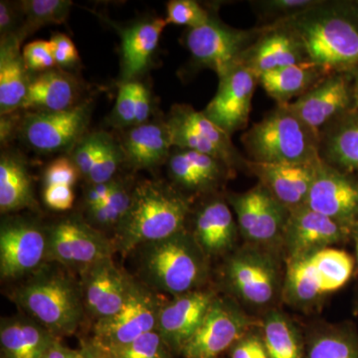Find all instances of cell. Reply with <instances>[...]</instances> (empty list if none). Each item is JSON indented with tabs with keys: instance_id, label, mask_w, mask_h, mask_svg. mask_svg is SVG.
<instances>
[{
	"instance_id": "obj_1",
	"label": "cell",
	"mask_w": 358,
	"mask_h": 358,
	"mask_svg": "<svg viewBox=\"0 0 358 358\" xmlns=\"http://www.w3.org/2000/svg\"><path fill=\"white\" fill-rule=\"evenodd\" d=\"M300 36L310 62L331 73L358 71V2L320 0L286 20Z\"/></svg>"
},
{
	"instance_id": "obj_2",
	"label": "cell",
	"mask_w": 358,
	"mask_h": 358,
	"mask_svg": "<svg viewBox=\"0 0 358 358\" xmlns=\"http://www.w3.org/2000/svg\"><path fill=\"white\" fill-rule=\"evenodd\" d=\"M192 201L162 181H141L133 188L126 215L115 228V252L131 253L143 245L166 239L185 229Z\"/></svg>"
},
{
	"instance_id": "obj_3",
	"label": "cell",
	"mask_w": 358,
	"mask_h": 358,
	"mask_svg": "<svg viewBox=\"0 0 358 358\" xmlns=\"http://www.w3.org/2000/svg\"><path fill=\"white\" fill-rule=\"evenodd\" d=\"M32 275L14 291L13 301L55 338L74 334L86 310L80 282L46 266Z\"/></svg>"
},
{
	"instance_id": "obj_4",
	"label": "cell",
	"mask_w": 358,
	"mask_h": 358,
	"mask_svg": "<svg viewBox=\"0 0 358 358\" xmlns=\"http://www.w3.org/2000/svg\"><path fill=\"white\" fill-rule=\"evenodd\" d=\"M249 160L261 164H306L319 162L320 134L288 105H277L242 134Z\"/></svg>"
},
{
	"instance_id": "obj_5",
	"label": "cell",
	"mask_w": 358,
	"mask_h": 358,
	"mask_svg": "<svg viewBox=\"0 0 358 358\" xmlns=\"http://www.w3.org/2000/svg\"><path fill=\"white\" fill-rule=\"evenodd\" d=\"M141 249V275L152 289L178 296L206 281L209 258L186 229Z\"/></svg>"
},
{
	"instance_id": "obj_6",
	"label": "cell",
	"mask_w": 358,
	"mask_h": 358,
	"mask_svg": "<svg viewBox=\"0 0 358 358\" xmlns=\"http://www.w3.org/2000/svg\"><path fill=\"white\" fill-rule=\"evenodd\" d=\"M261 28L239 29L212 16L208 22L186 32L185 44L193 62L216 73L218 79L242 65L245 53Z\"/></svg>"
},
{
	"instance_id": "obj_7",
	"label": "cell",
	"mask_w": 358,
	"mask_h": 358,
	"mask_svg": "<svg viewBox=\"0 0 358 358\" xmlns=\"http://www.w3.org/2000/svg\"><path fill=\"white\" fill-rule=\"evenodd\" d=\"M228 286L243 303L267 307L282 291L279 264L268 248L250 245L228 259L224 267Z\"/></svg>"
},
{
	"instance_id": "obj_8",
	"label": "cell",
	"mask_w": 358,
	"mask_h": 358,
	"mask_svg": "<svg viewBox=\"0 0 358 358\" xmlns=\"http://www.w3.org/2000/svg\"><path fill=\"white\" fill-rule=\"evenodd\" d=\"M164 122L173 148L210 155L234 171H247L248 159L233 145L231 136L211 122L202 110L199 112L190 105L178 103L171 107Z\"/></svg>"
},
{
	"instance_id": "obj_9",
	"label": "cell",
	"mask_w": 358,
	"mask_h": 358,
	"mask_svg": "<svg viewBox=\"0 0 358 358\" xmlns=\"http://www.w3.org/2000/svg\"><path fill=\"white\" fill-rule=\"evenodd\" d=\"M47 262L82 272L99 261L113 258V240L79 217H67L46 229Z\"/></svg>"
},
{
	"instance_id": "obj_10",
	"label": "cell",
	"mask_w": 358,
	"mask_h": 358,
	"mask_svg": "<svg viewBox=\"0 0 358 358\" xmlns=\"http://www.w3.org/2000/svg\"><path fill=\"white\" fill-rule=\"evenodd\" d=\"M236 215L238 228L250 244L270 248L282 243L289 210L259 182L242 193L227 197Z\"/></svg>"
},
{
	"instance_id": "obj_11",
	"label": "cell",
	"mask_w": 358,
	"mask_h": 358,
	"mask_svg": "<svg viewBox=\"0 0 358 358\" xmlns=\"http://www.w3.org/2000/svg\"><path fill=\"white\" fill-rule=\"evenodd\" d=\"M162 306L152 289L133 281L122 310L110 319L96 322L92 341L103 348L128 345L157 329Z\"/></svg>"
},
{
	"instance_id": "obj_12",
	"label": "cell",
	"mask_w": 358,
	"mask_h": 358,
	"mask_svg": "<svg viewBox=\"0 0 358 358\" xmlns=\"http://www.w3.org/2000/svg\"><path fill=\"white\" fill-rule=\"evenodd\" d=\"M253 324L243 310L216 298L180 355L183 358H218L249 334Z\"/></svg>"
},
{
	"instance_id": "obj_13",
	"label": "cell",
	"mask_w": 358,
	"mask_h": 358,
	"mask_svg": "<svg viewBox=\"0 0 358 358\" xmlns=\"http://www.w3.org/2000/svg\"><path fill=\"white\" fill-rule=\"evenodd\" d=\"M47 232L23 218L3 221L0 228V275L18 279L33 274L47 262Z\"/></svg>"
},
{
	"instance_id": "obj_14",
	"label": "cell",
	"mask_w": 358,
	"mask_h": 358,
	"mask_svg": "<svg viewBox=\"0 0 358 358\" xmlns=\"http://www.w3.org/2000/svg\"><path fill=\"white\" fill-rule=\"evenodd\" d=\"M91 117L89 103L71 109L35 110L25 115L21 126L26 143L41 152H57L75 147L84 136Z\"/></svg>"
},
{
	"instance_id": "obj_15",
	"label": "cell",
	"mask_w": 358,
	"mask_h": 358,
	"mask_svg": "<svg viewBox=\"0 0 358 358\" xmlns=\"http://www.w3.org/2000/svg\"><path fill=\"white\" fill-rule=\"evenodd\" d=\"M352 226L345 225L313 210L307 205L289 210L282 237L288 259L352 241Z\"/></svg>"
},
{
	"instance_id": "obj_16",
	"label": "cell",
	"mask_w": 358,
	"mask_h": 358,
	"mask_svg": "<svg viewBox=\"0 0 358 358\" xmlns=\"http://www.w3.org/2000/svg\"><path fill=\"white\" fill-rule=\"evenodd\" d=\"M259 78L244 65L219 79L217 93L202 112L216 126L232 136L249 122L252 100Z\"/></svg>"
},
{
	"instance_id": "obj_17",
	"label": "cell",
	"mask_w": 358,
	"mask_h": 358,
	"mask_svg": "<svg viewBox=\"0 0 358 358\" xmlns=\"http://www.w3.org/2000/svg\"><path fill=\"white\" fill-rule=\"evenodd\" d=\"M352 74L333 73L288 106L301 121L320 134L329 122L352 110Z\"/></svg>"
},
{
	"instance_id": "obj_18",
	"label": "cell",
	"mask_w": 358,
	"mask_h": 358,
	"mask_svg": "<svg viewBox=\"0 0 358 358\" xmlns=\"http://www.w3.org/2000/svg\"><path fill=\"white\" fill-rule=\"evenodd\" d=\"M305 205L327 217L352 226L358 220V180L322 160Z\"/></svg>"
},
{
	"instance_id": "obj_19",
	"label": "cell",
	"mask_w": 358,
	"mask_h": 358,
	"mask_svg": "<svg viewBox=\"0 0 358 358\" xmlns=\"http://www.w3.org/2000/svg\"><path fill=\"white\" fill-rule=\"evenodd\" d=\"M85 308L96 322L117 315L124 307L134 280L113 258L99 261L80 272Z\"/></svg>"
},
{
	"instance_id": "obj_20",
	"label": "cell",
	"mask_w": 358,
	"mask_h": 358,
	"mask_svg": "<svg viewBox=\"0 0 358 358\" xmlns=\"http://www.w3.org/2000/svg\"><path fill=\"white\" fill-rule=\"evenodd\" d=\"M260 28L242 61L258 78L270 71L310 61L300 36L287 21Z\"/></svg>"
},
{
	"instance_id": "obj_21",
	"label": "cell",
	"mask_w": 358,
	"mask_h": 358,
	"mask_svg": "<svg viewBox=\"0 0 358 358\" xmlns=\"http://www.w3.org/2000/svg\"><path fill=\"white\" fill-rule=\"evenodd\" d=\"M216 298L214 292L199 289L174 296L173 301L162 303L157 331L173 352H181Z\"/></svg>"
},
{
	"instance_id": "obj_22",
	"label": "cell",
	"mask_w": 358,
	"mask_h": 358,
	"mask_svg": "<svg viewBox=\"0 0 358 358\" xmlns=\"http://www.w3.org/2000/svg\"><path fill=\"white\" fill-rule=\"evenodd\" d=\"M320 162L306 164H273L248 159L247 171L259 179L289 210L305 205Z\"/></svg>"
},
{
	"instance_id": "obj_23",
	"label": "cell",
	"mask_w": 358,
	"mask_h": 358,
	"mask_svg": "<svg viewBox=\"0 0 358 358\" xmlns=\"http://www.w3.org/2000/svg\"><path fill=\"white\" fill-rule=\"evenodd\" d=\"M166 162L174 185L190 193L213 192L234 173L215 157L185 148H174Z\"/></svg>"
},
{
	"instance_id": "obj_24",
	"label": "cell",
	"mask_w": 358,
	"mask_h": 358,
	"mask_svg": "<svg viewBox=\"0 0 358 358\" xmlns=\"http://www.w3.org/2000/svg\"><path fill=\"white\" fill-rule=\"evenodd\" d=\"M238 231L229 204L220 197L205 202L195 214L192 235L208 258L230 251Z\"/></svg>"
},
{
	"instance_id": "obj_25",
	"label": "cell",
	"mask_w": 358,
	"mask_h": 358,
	"mask_svg": "<svg viewBox=\"0 0 358 358\" xmlns=\"http://www.w3.org/2000/svg\"><path fill=\"white\" fill-rule=\"evenodd\" d=\"M320 155L341 173H358V110H348L320 131Z\"/></svg>"
},
{
	"instance_id": "obj_26",
	"label": "cell",
	"mask_w": 358,
	"mask_h": 358,
	"mask_svg": "<svg viewBox=\"0 0 358 358\" xmlns=\"http://www.w3.org/2000/svg\"><path fill=\"white\" fill-rule=\"evenodd\" d=\"M167 25L166 18L159 17L138 21L122 29V83L133 81L147 69Z\"/></svg>"
},
{
	"instance_id": "obj_27",
	"label": "cell",
	"mask_w": 358,
	"mask_h": 358,
	"mask_svg": "<svg viewBox=\"0 0 358 358\" xmlns=\"http://www.w3.org/2000/svg\"><path fill=\"white\" fill-rule=\"evenodd\" d=\"M56 339L59 338L31 317H15L1 320V357L43 358Z\"/></svg>"
},
{
	"instance_id": "obj_28",
	"label": "cell",
	"mask_w": 358,
	"mask_h": 358,
	"mask_svg": "<svg viewBox=\"0 0 358 358\" xmlns=\"http://www.w3.org/2000/svg\"><path fill=\"white\" fill-rule=\"evenodd\" d=\"M331 75L315 63L303 62L264 73L259 84L277 105H289Z\"/></svg>"
},
{
	"instance_id": "obj_29",
	"label": "cell",
	"mask_w": 358,
	"mask_h": 358,
	"mask_svg": "<svg viewBox=\"0 0 358 358\" xmlns=\"http://www.w3.org/2000/svg\"><path fill=\"white\" fill-rule=\"evenodd\" d=\"M20 35L1 38L0 48V114L2 117L21 109L30 79L22 53Z\"/></svg>"
},
{
	"instance_id": "obj_30",
	"label": "cell",
	"mask_w": 358,
	"mask_h": 358,
	"mask_svg": "<svg viewBox=\"0 0 358 358\" xmlns=\"http://www.w3.org/2000/svg\"><path fill=\"white\" fill-rule=\"evenodd\" d=\"M173 148L166 122L134 127L122 147L124 159L136 169H152L167 162Z\"/></svg>"
},
{
	"instance_id": "obj_31",
	"label": "cell",
	"mask_w": 358,
	"mask_h": 358,
	"mask_svg": "<svg viewBox=\"0 0 358 358\" xmlns=\"http://www.w3.org/2000/svg\"><path fill=\"white\" fill-rule=\"evenodd\" d=\"M76 82L62 71L49 70L30 79L21 109L58 112L76 105Z\"/></svg>"
},
{
	"instance_id": "obj_32",
	"label": "cell",
	"mask_w": 358,
	"mask_h": 358,
	"mask_svg": "<svg viewBox=\"0 0 358 358\" xmlns=\"http://www.w3.org/2000/svg\"><path fill=\"white\" fill-rule=\"evenodd\" d=\"M282 296L293 307L310 308L327 296L324 282L307 255L288 259Z\"/></svg>"
},
{
	"instance_id": "obj_33",
	"label": "cell",
	"mask_w": 358,
	"mask_h": 358,
	"mask_svg": "<svg viewBox=\"0 0 358 358\" xmlns=\"http://www.w3.org/2000/svg\"><path fill=\"white\" fill-rule=\"evenodd\" d=\"M306 358H358V331L350 322L326 324L305 336Z\"/></svg>"
},
{
	"instance_id": "obj_34",
	"label": "cell",
	"mask_w": 358,
	"mask_h": 358,
	"mask_svg": "<svg viewBox=\"0 0 358 358\" xmlns=\"http://www.w3.org/2000/svg\"><path fill=\"white\" fill-rule=\"evenodd\" d=\"M34 204L31 178L24 162L13 155L0 160V211L15 212Z\"/></svg>"
},
{
	"instance_id": "obj_35",
	"label": "cell",
	"mask_w": 358,
	"mask_h": 358,
	"mask_svg": "<svg viewBox=\"0 0 358 358\" xmlns=\"http://www.w3.org/2000/svg\"><path fill=\"white\" fill-rule=\"evenodd\" d=\"M261 336L270 358H306L305 336L282 313H267Z\"/></svg>"
},
{
	"instance_id": "obj_36",
	"label": "cell",
	"mask_w": 358,
	"mask_h": 358,
	"mask_svg": "<svg viewBox=\"0 0 358 358\" xmlns=\"http://www.w3.org/2000/svg\"><path fill=\"white\" fill-rule=\"evenodd\" d=\"M307 256L324 282L327 294L343 289L355 274V259L345 250L327 247Z\"/></svg>"
},
{
	"instance_id": "obj_37",
	"label": "cell",
	"mask_w": 358,
	"mask_h": 358,
	"mask_svg": "<svg viewBox=\"0 0 358 358\" xmlns=\"http://www.w3.org/2000/svg\"><path fill=\"white\" fill-rule=\"evenodd\" d=\"M70 0H23L18 4L24 17V31L65 22L72 8Z\"/></svg>"
},
{
	"instance_id": "obj_38",
	"label": "cell",
	"mask_w": 358,
	"mask_h": 358,
	"mask_svg": "<svg viewBox=\"0 0 358 358\" xmlns=\"http://www.w3.org/2000/svg\"><path fill=\"white\" fill-rule=\"evenodd\" d=\"M320 0H254L250 6L258 18L259 27L291 20L296 14L307 10Z\"/></svg>"
},
{
	"instance_id": "obj_39",
	"label": "cell",
	"mask_w": 358,
	"mask_h": 358,
	"mask_svg": "<svg viewBox=\"0 0 358 358\" xmlns=\"http://www.w3.org/2000/svg\"><path fill=\"white\" fill-rule=\"evenodd\" d=\"M133 189H129L121 181L106 201L94 208L89 209V217L94 225L99 227H115L126 215L131 201Z\"/></svg>"
},
{
	"instance_id": "obj_40",
	"label": "cell",
	"mask_w": 358,
	"mask_h": 358,
	"mask_svg": "<svg viewBox=\"0 0 358 358\" xmlns=\"http://www.w3.org/2000/svg\"><path fill=\"white\" fill-rule=\"evenodd\" d=\"M103 350L114 358H174L173 350L157 329L143 334L128 345Z\"/></svg>"
},
{
	"instance_id": "obj_41",
	"label": "cell",
	"mask_w": 358,
	"mask_h": 358,
	"mask_svg": "<svg viewBox=\"0 0 358 358\" xmlns=\"http://www.w3.org/2000/svg\"><path fill=\"white\" fill-rule=\"evenodd\" d=\"M124 159V150L115 143L110 134H106L102 148L99 152L95 164L88 176L89 183H105L114 180V176L122 159Z\"/></svg>"
},
{
	"instance_id": "obj_42",
	"label": "cell",
	"mask_w": 358,
	"mask_h": 358,
	"mask_svg": "<svg viewBox=\"0 0 358 358\" xmlns=\"http://www.w3.org/2000/svg\"><path fill=\"white\" fill-rule=\"evenodd\" d=\"M212 16L210 10L195 0H171L166 6L167 24L185 25L189 29L204 25Z\"/></svg>"
},
{
	"instance_id": "obj_43",
	"label": "cell",
	"mask_w": 358,
	"mask_h": 358,
	"mask_svg": "<svg viewBox=\"0 0 358 358\" xmlns=\"http://www.w3.org/2000/svg\"><path fill=\"white\" fill-rule=\"evenodd\" d=\"M106 133H93L84 136L75 145L71 159L76 164L82 176L88 178L102 148Z\"/></svg>"
},
{
	"instance_id": "obj_44",
	"label": "cell",
	"mask_w": 358,
	"mask_h": 358,
	"mask_svg": "<svg viewBox=\"0 0 358 358\" xmlns=\"http://www.w3.org/2000/svg\"><path fill=\"white\" fill-rule=\"evenodd\" d=\"M26 69L35 72H46L53 69L56 62L50 41L35 40L26 44L22 51Z\"/></svg>"
},
{
	"instance_id": "obj_45",
	"label": "cell",
	"mask_w": 358,
	"mask_h": 358,
	"mask_svg": "<svg viewBox=\"0 0 358 358\" xmlns=\"http://www.w3.org/2000/svg\"><path fill=\"white\" fill-rule=\"evenodd\" d=\"M136 84L138 82H124L120 86L115 117L117 124L121 126H136Z\"/></svg>"
},
{
	"instance_id": "obj_46",
	"label": "cell",
	"mask_w": 358,
	"mask_h": 358,
	"mask_svg": "<svg viewBox=\"0 0 358 358\" xmlns=\"http://www.w3.org/2000/svg\"><path fill=\"white\" fill-rule=\"evenodd\" d=\"M79 169L72 159L58 157L47 166L44 173V186L66 185L73 187L80 176Z\"/></svg>"
},
{
	"instance_id": "obj_47",
	"label": "cell",
	"mask_w": 358,
	"mask_h": 358,
	"mask_svg": "<svg viewBox=\"0 0 358 358\" xmlns=\"http://www.w3.org/2000/svg\"><path fill=\"white\" fill-rule=\"evenodd\" d=\"M49 41L52 45L56 65L61 67H71L77 64L79 61V53L74 42L69 36L63 33H57Z\"/></svg>"
},
{
	"instance_id": "obj_48",
	"label": "cell",
	"mask_w": 358,
	"mask_h": 358,
	"mask_svg": "<svg viewBox=\"0 0 358 358\" xmlns=\"http://www.w3.org/2000/svg\"><path fill=\"white\" fill-rule=\"evenodd\" d=\"M43 200L52 210H70L74 204L75 194L73 187L66 185L44 186Z\"/></svg>"
},
{
	"instance_id": "obj_49",
	"label": "cell",
	"mask_w": 358,
	"mask_h": 358,
	"mask_svg": "<svg viewBox=\"0 0 358 358\" xmlns=\"http://www.w3.org/2000/svg\"><path fill=\"white\" fill-rule=\"evenodd\" d=\"M230 358H270L262 336L249 334L230 350Z\"/></svg>"
},
{
	"instance_id": "obj_50",
	"label": "cell",
	"mask_w": 358,
	"mask_h": 358,
	"mask_svg": "<svg viewBox=\"0 0 358 358\" xmlns=\"http://www.w3.org/2000/svg\"><path fill=\"white\" fill-rule=\"evenodd\" d=\"M117 180L109 181L105 183H90L84 194L85 205L87 210L102 204L103 201L108 199V197L114 192L117 186Z\"/></svg>"
},
{
	"instance_id": "obj_51",
	"label": "cell",
	"mask_w": 358,
	"mask_h": 358,
	"mask_svg": "<svg viewBox=\"0 0 358 358\" xmlns=\"http://www.w3.org/2000/svg\"><path fill=\"white\" fill-rule=\"evenodd\" d=\"M17 13L20 8H14L13 4L7 1L0 2V32L1 38L16 35L14 32L17 23Z\"/></svg>"
},
{
	"instance_id": "obj_52",
	"label": "cell",
	"mask_w": 358,
	"mask_h": 358,
	"mask_svg": "<svg viewBox=\"0 0 358 358\" xmlns=\"http://www.w3.org/2000/svg\"><path fill=\"white\" fill-rule=\"evenodd\" d=\"M150 110H152V106H150V96L148 90L140 82H138V84H136V126H140V124L147 122L148 117H150Z\"/></svg>"
},
{
	"instance_id": "obj_53",
	"label": "cell",
	"mask_w": 358,
	"mask_h": 358,
	"mask_svg": "<svg viewBox=\"0 0 358 358\" xmlns=\"http://www.w3.org/2000/svg\"><path fill=\"white\" fill-rule=\"evenodd\" d=\"M43 358H84L81 350H71L60 343V339H56L50 348L45 353Z\"/></svg>"
},
{
	"instance_id": "obj_54",
	"label": "cell",
	"mask_w": 358,
	"mask_h": 358,
	"mask_svg": "<svg viewBox=\"0 0 358 358\" xmlns=\"http://www.w3.org/2000/svg\"><path fill=\"white\" fill-rule=\"evenodd\" d=\"M80 350L84 358H114L92 341H83Z\"/></svg>"
},
{
	"instance_id": "obj_55",
	"label": "cell",
	"mask_w": 358,
	"mask_h": 358,
	"mask_svg": "<svg viewBox=\"0 0 358 358\" xmlns=\"http://www.w3.org/2000/svg\"><path fill=\"white\" fill-rule=\"evenodd\" d=\"M352 241L353 242V244H355V264H357V271L358 275V220L352 225Z\"/></svg>"
},
{
	"instance_id": "obj_56",
	"label": "cell",
	"mask_w": 358,
	"mask_h": 358,
	"mask_svg": "<svg viewBox=\"0 0 358 358\" xmlns=\"http://www.w3.org/2000/svg\"><path fill=\"white\" fill-rule=\"evenodd\" d=\"M352 94H353V110H358V71L353 73Z\"/></svg>"
},
{
	"instance_id": "obj_57",
	"label": "cell",
	"mask_w": 358,
	"mask_h": 358,
	"mask_svg": "<svg viewBox=\"0 0 358 358\" xmlns=\"http://www.w3.org/2000/svg\"><path fill=\"white\" fill-rule=\"evenodd\" d=\"M1 358H3V357H1Z\"/></svg>"
}]
</instances>
